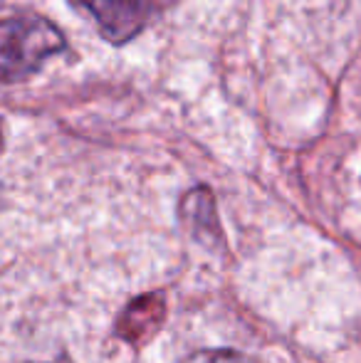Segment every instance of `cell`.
Masks as SVG:
<instances>
[{
  "label": "cell",
  "mask_w": 361,
  "mask_h": 363,
  "mask_svg": "<svg viewBox=\"0 0 361 363\" xmlns=\"http://www.w3.org/2000/svg\"><path fill=\"white\" fill-rule=\"evenodd\" d=\"M62 50L65 35L50 20L38 15L0 20V84L28 79Z\"/></svg>",
  "instance_id": "6da1fadb"
},
{
  "label": "cell",
  "mask_w": 361,
  "mask_h": 363,
  "mask_svg": "<svg viewBox=\"0 0 361 363\" xmlns=\"http://www.w3.org/2000/svg\"><path fill=\"white\" fill-rule=\"evenodd\" d=\"M176 0H74L82 5L99 25V33L114 45H124L136 33L146 28V23L169 10Z\"/></svg>",
  "instance_id": "7a4b0ae2"
},
{
  "label": "cell",
  "mask_w": 361,
  "mask_h": 363,
  "mask_svg": "<svg viewBox=\"0 0 361 363\" xmlns=\"http://www.w3.org/2000/svg\"><path fill=\"white\" fill-rule=\"evenodd\" d=\"M166 319V301L161 294H144L134 299L116 321V336L131 346H144L156 336Z\"/></svg>",
  "instance_id": "3957f363"
},
{
  "label": "cell",
  "mask_w": 361,
  "mask_h": 363,
  "mask_svg": "<svg viewBox=\"0 0 361 363\" xmlns=\"http://www.w3.org/2000/svg\"><path fill=\"white\" fill-rule=\"evenodd\" d=\"M181 220L201 242L216 245V240H221L216 201H213V193L208 191V188H193V191L183 198Z\"/></svg>",
  "instance_id": "277c9868"
},
{
  "label": "cell",
  "mask_w": 361,
  "mask_h": 363,
  "mask_svg": "<svg viewBox=\"0 0 361 363\" xmlns=\"http://www.w3.org/2000/svg\"><path fill=\"white\" fill-rule=\"evenodd\" d=\"M186 363H252L248 356L235 351H198Z\"/></svg>",
  "instance_id": "5b68a950"
},
{
  "label": "cell",
  "mask_w": 361,
  "mask_h": 363,
  "mask_svg": "<svg viewBox=\"0 0 361 363\" xmlns=\"http://www.w3.org/2000/svg\"><path fill=\"white\" fill-rule=\"evenodd\" d=\"M0 148H3V124H0Z\"/></svg>",
  "instance_id": "8992f818"
}]
</instances>
